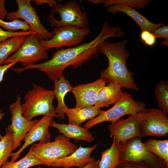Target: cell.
Wrapping results in <instances>:
<instances>
[{
  "label": "cell",
  "mask_w": 168,
  "mask_h": 168,
  "mask_svg": "<svg viewBox=\"0 0 168 168\" xmlns=\"http://www.w3.org/2000/svg\"><path fill=\"white\" fill-rule=\"evenodd\" d=\"M55 96L54 90L33 84L32 90L25 96V102L21 105L23 116L29 120L40 115H51L58 118L53 105Z\"/></svg>",
  "instance_id": "obj_3"
},
{
  "label": "cell",
  "mask_w": 168,
  "mask_h": 168,
  "mask_svg": "<svg viewBox=\"0 0 168 168\" xmlns=\"http://www.w3.org/2000/svg\"><path fill=\"white\" fill-rule=\"evenodd\" d=\"M121 27H111L107 21L104 22L101 32L93 40L74 47L58 50L52 54L50 60L25 67L23 70L38 69L54 82L63 75L67 67L71 66L73 68L77 69L86 62L98 57L101 46L107 39L120 37L124 35V32L121 30Z\"/></svg>",
  "instance_id": "obj_1"
},
{
  "label": "cell",
  "mask_w": 168,
  "mask_h": 168,
  "mask_svg": "<svg viewBox=\"0 0 168 168\" xmlns=\"http://www.w3.org/2000/svg\"><path fill=\"white\" fill-rule=\"evenodd\" d=\"M117 84L109 82L99 92L95 106L100 109L115 104L121 97L123 92Z\"/></svg>",
  "instance_id": "obj_20"
},
{
  "label": "cell",
  "mask_w": 168,
  "mask_h": 168,
  "mask_svg": "<svg viewBox=\"0 0 168 168\" xmlns=\"http://www.w3.org/2000/svg\"><path fill=\"white\" fill-rule=\"evenodd\" d=\"M17 63L13 62L0 66V83L3 81V76L5 72Z\"/></svg>",
  "instance_id": "obj_34"
},
{
  "label": "cell",
  "mask_w": 168,
  "mask_h": 168,
  "mask_svg": "<svg viewBox=\"0 0 168 168\" xmlns=\"http://www.w3.org/2000/svg\"><path fill=\"white\" fill-rule=\"evenodd\" d=\"M119 148V144L116 142L113 137L110 147L101 152L99 168H115L120 162Z\"/></svg>",
  "instance_id": "obj_22"
},
{
  "label": "cell",
  "mask_w": 168,
  "mask_h": 168,
  "mask_svg": "<svg viewBox=\"0 0 168 168\" xmlns=\"http://www.w3.org/2000/svg\"><path fill=\"white\" fill-rule=\"evenodd\" d=\"M106 83L100 78L91 83L80 84L73 87L71 92L76 100V107L94 106L99 92Z\"/></svg>",
  "instance_id": "obj_15"
},
{
  "label": "cell",
  "mask_w": 168,
  "mask_h": 168,
  "mask_svg": "<svg viewBox=\"0 0 168 168\" xmlns=\"http://www.w3.org/2000/svg\"><path fill=\"white\" fill-rule=\"evenodd\" d=\"M142 137L165 136L168 133V118L162 111L156 108L143 109L138 113Z\"/></svg>",
  "instance_id": "obj_10"
},
{
  "label": "cell",
  "mask_w": 168,
  "mask_h": 168,
  "mask_svg": "<svg viewBox=\"0 0 168 168\" xmlns=\"http://www.w3.org/2000/svg\"><path fill=\"white\" fill-rule=\"evenodd\" d=\"M32 1L37 5L47 4L51 7L55 5L57 3L56 1L53 0H34Z\"/></svg>",
  "instance_id": "obj_35"
},
{
  "label": "cell",
  "mask_w": 168,
  "mask_h": 168,
  "mask_svg": "<svg viewBox=\"0 0 168 168\" xmlns=\"http://www.w3.org/2000/svg\"><path fill=\"white\" fill-rule=\"evenodd\" d=\"M51 115L44 116L33 125L24 138V143L16 152L12 153L10 162L16 161L21 153L28 146L36 141L40 143L50 142L51 135L49 131L50 124L54 118Z\"/></svg>",
  "instance_id": "obj_13"
},
{
  "label": "cell",
  "mask_w": 168,
  "mask_h": 168,
  "mask_svg": "<svg viewBox=\"0 0 168 168\" xmlns=\"http://www.w3.org/2000/svg\"><path fill=\"white\" fill-rule=\"evenodd\" d=\"M31 0H16L18 9L8 12L6 16L9 20L21 19L29 26L30 30L35 33L40 41H47L53 34L48 30L41 22L35 10L31 5Z\"/></svg>",
  "instance_id": "obj_9"
},
{
  "label": "cell",
  "mask_w": 168,
  "mask_h": 168,
  "mask_svg": "<svg viewBox=\"0 0 168 168\" xmlns=\"http://www.w3.org/2000/svg\"><path fill=\"white\" fill-rule=\"evenodd\" d=\"M5 1L0 0V19L3 20L6 16L8 12L4 6Z\"/></svg>",
  "instance_id": "obj_36"
},
{
  "label": "cell",
  "mask_w": 168,
  "mask_h": 168,
  "mask_svg": "<svg viewBox=\"0 0 168 168\" xmlns=\"http://www.w3.org/2000/svg\"><path fill=\"white\" fill-rule=\"evenodd\" d=\"M35 34L30 30L28 31H22L10 32L0 28V43L11 37L17 36H28Z\"/></svg>",
  "instance_id": "obj_30"
},
{
  "label": "cell",
  "mask_w": 168,
  "mask_h": 168,
  "mask_svg": "<svg viewBox=\"0 0 168 168\" xmlns=\"http://www.w3.org/2000/svg\"><path fill=\"white\" fill-rule=\"evenodd\" d=\"M145 104L134 100L130 94L123 92L120 99L111 108L103 111L98 116L88 120L83 127L88 129L99 123L106 121L113 124L126 115H132L141 112L145 108Z\"/></svg>",
  "instance_id": "obj_6"
},
{
  "label": "cell",
  "mask_w": 168,
  "mask_h": 168,
  "mask_svg": "<svg viewBox=\"0 0 168 168\" xmlns=\"http://www.w3.org/2000/svg\"><path fill=\"white\" fill-rule=\"evenodd\" d=\"M120 162L131 161L144 162L152 168H168L162 159L147 149L138 137L119 144Z\"/></svg>",
  "instance_id": "obj_7"
},
{
  "label": "cell",
  "mask_w": 168,
  "mask_h": 168,
  "mask_svg": "<svg viewBox=\"0 0 168 168\" xmlns=\"http://www.w3.org/2000/svg\"><path fill=\"white\" fill-rule=\"evenodd\" d=\"M98 143L90 147L80 146L70 155L59 159L53 163L50 167L55 168H70L76 167L82 168L88 163L95 160L91 155L96 147Z\"/></svg>",
  "instance_id": "obj_16"
},
{
  "label": "cell",
  "mask_w": 168,
  "mask_h": 168,
  "mask_svg": "<svg viewBox=\"0 0 168 168\" xmlns=\"http://www.w3.org/2000/svg\"><path fill=\"white\" fill-rule=\"evenodd\" d=\"M100 160H96L87 163L82 168H99V163ZM52 168H57L53 167Z\"/></svg>",
  "instance_id": "obj_37"
},
{
  "label": "cell",
  "mask_w": 168,
  "mask_h": 168,
  "mask_svg": "<svg viewBox=\"0 0 168 168\" xmlns=\"http://www.w3.org/2000/svg\"><path fill=\"white\" fill-rule=\"evenodd\" d=\"M50 126L57 129V132L69 139L85 141L88 143H91L95 140L94 137L88 129L78 125L59 124L53 120Z\"/></svg>",
  "instance_id": "obj_18"
},
{
  "label": "cell",
  "mask_w": 168,
  "mask_h": 168,
  "mask_svg": "<svg viewBox=\"0 0 168 168\" xmlns=\"http://www.w3.org/2000/svg\"><path fill=\"white\" fill-rule=\"evenodd\" d=\"M13 147V132L8 125L5 129V135L0 137V168L11 157Z\"/></svg>",
  "instance_id": "obj_24"
},
{
  "label": "cell",
  "mask_w": 168,
  "mask_h": 168,
  "mask_svg": "<svg viewBox=\"0 0 168 168\" xmlns=\"http://www.w3.org/2000/svg\"><path fill=\"white\" fill-rule=\"evenodd\" d=\"M154 95L157 100L158 106L166 114H168V82L163 81L156 86Z\"/></svg>",
  "instance_id": "obj_27"
},
{
  "label": "cell",
  "mask_w": 168,
  "mask_h": 168,
  "mask_svg": "<svg viewBox=\"0 0 168 168\" xmlns=\"http://www.w3.org/2000/svg\"><path fill=\"white\" fill-rule=\"evenodd\" d=\"M107 11L114 14L121 12L131 17L138 25L141 31L147 30L152 33L159 27L164 25L162 23H152L134 8L122 4L117 3L108 7Z\"/></svg>",
  "instance_id": "obj_17"
},
{
  "label": "cell",
  "mask_w": 168,
  "mask_h": 168,
  "mask_svg": "<svg viewBox=\"0 0 168 168\" xmlns=\"http://www.w3.org/2000/svg\"><path fill=\"white\" fill-rule=\"evenodd\" d=\"M41 165H43V163L34 155L31 146L27 153L22 158L13 162L7 161L1 168H29Z\"/></svg>",
  "instance_id": "obj_26"
},
{
  "label": "cell",
  "mask_w": 168,
  "mask_h": 168,
  "mask_svg": "<svg viewBox=\"0 0 168 168\" xmlns=\"http://www.w3.org/2000/svg\"><path fill=\"white\" fill-rule=\"evenodd\" d=\"M146 147L163 160L168 165V140H156L149 138L143 143Z\"/></svg>",
  "instance_id": "obj_25"
},
{
  "label": "cell",
  "mask_w": 168,
  "mask_h": 168,
  "mask_svg": "<svg viewBox=\"0 0 168 168\" xmlns=\"http://www.w3.org/2000/svg\"><path fill=\"white\" fill-rule=\"evenodd\" d=\"M27 36H15L0 43V66L4 64L10 55L19 49Z\"/></svg>",
  "instance_id": "obj_23"
},
{
  "label": "cell",
  "mask_w": 168,
  "mask_h": 168,
  "mask_svg": "<svg viewBox=\"0 0 168 168\" xmlns=\"http://www.w3.org/2000/svg\"><path fill=\"white\" fill-rule=\"evenodd\" d=\"M155 37H161L165 39L161 42V44L168 47V26L163 25L159 27L152 33Z\"/></svg>",
  "instance_id": "obj_32"
},
{
  "label": "cell",
  "mask_w": 168,
  "mask_h": 168,
  "mask_svg": "<svg viewBox=\"0 0 168 168\" xmlns=\"http://www.w3.org/2000/svg\"><path fill=\"white\" fill-rule=\"evenodd\" d=\"M31 147L34 155L43 165L48 166H50L58 159L70 155L78 148L69 139L62 134L57 136L52 142H39Z\"/></svg>",
  "instance_id": "obj_5"
},
{
  "label": "cell",
  "mask_w": 168,
  "mask_h": 168,
  "mask_svg": "<svg viewBox=\"0 0 168 168\" xmlns=\"http://www.w3.org/2000/svg\"><path fill=\"white\" fill-rule=\"evenodd\" d=\"M128 41L111 43L105 41L102 43L100 52L106 57L109 65L100 72V78L106 83H115L121 88L138 91L139 87L133 77L134 73L128 70L127 65L129 54L125 45Z\"/></svg>",
  "instance_id": "obj_2"
},
{
  "label": "cell",
  "mask_w": 168,
  "mask_h": 168,
  "mask_svg": "<svg viewBox=\"0 0 168 168\" xmlns=\"http://www.w3.org/2000/svg\"><path fill=\"white\" fill-rule=\"evenodd\" d=\"M0 26L10 32L17 31L19 30L25 31L30 30L29 26L25 22L19 19L9 22L0 19Z\"/></svg>",
  "instance_id": "obj_29"
},
{
  "label": "cell",
  "mask_w": 168,
  "mask_h": 168,
  "mask_svg": "<svg viewBox=\"0 0 168 168\" xmlns=\"http://www.w3.org/2000/svg\"><path fill=\"white\" fill-rule=\"evenodd\" d=\"M4 114L2 113V111L0 109V118H2L4 115Z\"/></svg>",
  "instance_id": "obj_38"
},
{
  "label": "cell",
  "mask_w": 168,
  "mask_h": 168,
  "mask_svg": "<svg viewBox=\"0 0 168 168\" xmlns=\"http://www.w3.org/2000/svg\"><path fill=\"white\" fill-rule=\"evenodd\" d=\"M151 1L147 0H93L92 3L94 4L102 3L105 7L120 3L133 8L140 9L144 8Z\"/></svg>",
  "instance_id": "obj_28"
},
{
  "label": "cell",
  "mask_w": 168,
  "mask_h": 168,
  "mask_svg": "<svg viewBox=\"0 0 168 168\" xmlns=\"http://www.w3.org/2000/svg\"><path fill=\"white\" fill-rule=\"evenodd\" d=\"M115 168H152L144 162L127 161L120 162Z\"/></svg>",
  "instance_id": "obj_31"
},
{
  "label": "cell",
  "mask_w": 168,
  "mask_h": 168,
  "mask_svg": "<svg viewBox=\"0 0 168 168\" xmlns=\"http://www.w3.org/2000/svg\"><path fill=\"white\" fill-rule=\"evenodd\" d=\"M110 134L118 144L123 143L132 138H142L139 127L138 113L128 118H121L108 126Z\"/></svg>",
  "instance_id": "obj_14"
},
{
  "label": "cell",
  "mask_w": 168,
  "mask_h": 168,
  "mask_svg": "<svg viewBox=\"0 0 168 168\" xmlns=\"http://www.w3.org/2000/svg\"><path fill=\"white\" fill-rule=\"evenodd\" d=\"M140 36L141 40L147 45L152 46L156 43V38L149 31L147 30L142 31Z\"/></svg>",
  "instance_id": "obj_33"
},
{
  "label": "cell",
  "mask_w": 168,
  "mask_h": 168,
  "mask_svg": "<svg viewBox=\"0 0 168 168\" xmlns=\"http://www.w3.org/2000/svg\"><path fill=\"white\" fill-rule=\"evenodd\" d=\"M21 98L18 95L16 101L10 105L9 109L12 115L11 124L9 125L13 132V151L21 144V141L33 125L38 119L29 120L23 115L21 107Z\"/></svg>",
  "instance_id": "obj_12"
},
{
  "label": "cell",
  "mask_w": 168,
  "mask_h": 168,
  "mask_svg": "<svg viewBox=\"0 0 168 168\" xmlns=\"http://www.w3.org/2000/svg\"><path fill=\"white\" fill-rule=\"evenodd\" d=\"M47 50L35 34L28 35L19 49L8 57L4 64L19 62L24 67L28 66L48 58Z\"/></svg>",
  "instance_id": "obj_11"
},
{
  "label": "cell",
  "mask_w": 168,
  "mask_h": 168,
  "mask_svg": "<svg viewBox=\"0 0 168 168\" xmlns=\"http://www.w3.org/2000/svg\"><path fill=\"white\" fill-rule=\"evenodd\" d=\"M68 118V124L79 125L87 120L91 119L100 114L103 111L95 106L82 108L68 107L63 110Z\"/></svg>",
  "instance_id": "obj_19"
},
{
  "label": "cell",
  "mask_w": 168,
  "mask_h": 168,
  "mask_svg": "<svg viewBox=\"0 0 168 168\" xmlns=\"http://www.w3.org/2000/svg\"><path fill=\"white\" fill-rule=\"evenodd\" d=\"M51 11L48 21L55 27L70 26L82 29L88 28L89 25L87 12H82L80 4L75 0L63 4L57 3Z\"/></svg>",
  "instance_id": "obj_4"
},
{
  "label": "cell",
  "mask_w": 168,
  "mask_h": 168,
  "mask_svg": "<svg viewBox=\"0 0 168 168\" xmlns=\"http://www.w3.org/2000/svg\"><path fill=\"white\" fill-rule=\"evenodd\" d=\"M54 82V88L53 90L58 100V105L55 108V112L58 118L64 119L65 118V114L63 110L68 107L64 102V97L68 92L72 91L73 87L71 85L69 81L67 80L63 75Z\"/></svg>",
  "instance_id": "obj_21"
},
{
  "label": "cell",
  "mask_w": 168,
  "mask_h": 168,
  "mask_svg": "<svg viewBox=\"0 0 168 168\" xmlns=\"http://www.w3.org/2000/svg\"><path fill=\"white\" fill-rule=\"evenodd\" d=\"M35 168H42L40 167V166H38L37 167H35Z\"/></svg>",
  "instance_id": "obj_39"
},
{
  "label": "cell",
  "mask_w": 168,
  "mask_h": 168,
  "mask_svg": "<svg viewBox=\"0 0 168 168\" xmlns=\"http://www.w3.org/2000/svg\"><path fill=\"white\" fill-rule=\"evenodd\" d=\"M89 28H80L73 26H63L54 28L53 37L47 41H40L46 50L55 48L58 50L63 47L76 46L84 42V38L90 32Z\"/></svg>",
  "instance_id": "obj_8"
}]
</instances>
